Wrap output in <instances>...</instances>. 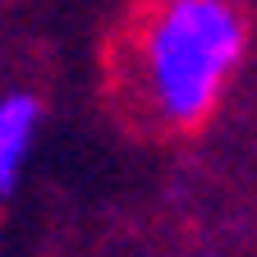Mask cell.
Wrapping results in <instances>:
<instances>
[{"label": "cell", "instance_id": "6da1fadb", "mask_svg": "<svg viewBox=\"0 0 257 257\" xmlns=\"http://www.w3.org/2000/svg\"><path fill=\"white\" fill-rule=\"evenodd\" d=\"M234 0H138L110 51V92L147 134L198 128L243 55Z\"/></svg>", "mask_w": 257, "mask_h": 257}, {"label": "cell", "instance_id": "7a4b0ae2", "mask_svg": "<svg viewBox=\"0 0 257 257\" xmlns=\"http://www.w3.org/2000/svg\"><path fill=\"white\" fill-rule=\"evenodd\" d=\"M37 115H42L37 101L23 96V92H14V96L0 101V193H14V184H19V166L28 156Z\"/></svg>", "mask_w": 257, "mask_h": 257}]
</instances>
